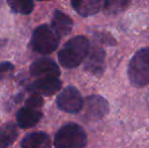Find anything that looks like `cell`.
<instances>
[{
	"instance_id": "obj_3",
	"label": "cell",
	"mask_w": 149,
	"mask_h": 148,
	"mask_svg": "<svg viewBox=\"0 0 149 148\" xmlns=\"http://www.w3.org/2000/svg\"><path fill=\"white\" fill-rule=\"evenodd\" d=\"M87 142L86 133L81 126L68 123L56 133L54 145L56 148H84Z\"/></svg>"
},
{
	"instance_id": "obj_13",
	"label": "cell",
	"mask_w": 149,
	"mask_h": 148,
	"mask_svg": "<svg viewBox=\"0 0 149 148\" xmlns=\"http://www.w3.org/2000/svg\"><path fill=\"white\" fill-rule=\"evenodd\" d=\"M49 135L44 132H35L26 135L22 141V148H50Z\"/></svg>"
},
{
	"instance_id": "obj_4",
	"label": "cell",
	"mask_w": 149,
	"mask_h": 148,
	"mask_svg": "<svg viewBox=\"0 0 149 148\" xmlns=\"http://www.w3.org/2000/svg\"><path fill=\"white\" fill-rule=\"evenodd\" d=\"M60 36L47 24L40 26L35 30L31 40L33 49L41 54H50L58 48Z\"/></svg>"
},
{
	"instance_id": "obj_16",
	"label": "cell",
	"mask_w": 149,
	"mask_h": 148,
	"mask_svg": "<svg viewBox=\"0 0 149 148\" xmlns=\"http://www.w3.org/2000/svg\"><path fill=\"white\" fill-rule=\"evenodd\" d=\"M12 10L19 14H30L33 9V0H7Z\"/></svg>"
},
{
	"instance_id": "obj_9",
	"label": "cell",
	"mask_w": 149,
	"mask_h": 148,
	"mask_svg": "<svg viewBox=\"0 0 149 148\" xmlns=\"http://www.w3.org/2000/svg\"><path fill=\"white\" fill-rule=\"evenodd\" d=\"M109 112V104L100 95L88 97L85 103V115L91 120H97Z\"/></svg>"
},
{
	"instance_id": "obj_10",
	"label": "cell",
	"mask_w": 149,
	"mask_h": 148,
	"mask_svg": "<svg viewBox=\"0 0 149 148\" xmlns=\"http://www.w3.org/2000/svg\"><path fill=\"white\" fill-rule=\"evenodd\" d=\"M71 5L77 13L87 17L100 11L102 0H71Z\"/></svg>"
},
{
	"instance_id": "obj_8",
	"label": "cell",
	"mask_w": 149,
	"mask_h": 148,
	"mask_svg": "<svg viewBox=\"0 0 149 148\" xmlns=\"http://www.w3.org/2000/svg\"><path fill=\"white\" fill-rule=\"evenodd\" d=\"M85 70L93 75H102L106 68V52L100 47H93L85 62Z\"/></svg>"
},
{
	"instance_id": "obj_6",
	"label": "cell",
	"mask_w": 149,
	"mask_h": 148,
	"mask_svg": "<svg viewBox=\"0 0 149 148\" xmlns=\"http://www.w3.org/2000/svg\"><path fill=\"white\" fill-rule=\"evenodd\" d=\"M30 72L33 77L46 78V77H59L60 69L58 65L49 58H41L31 65Z\"/></svg>"
},
{
	"instance_id": "obj_5",
	"label": "cell",
	"mask_w": 149,
	"mask_h": 148,
	"mask_svg": "<svg viewBox=\"0 0 149 148\" xmlns=\"http://www.w3.org/2000/svg\"><path fill=\"white\" fill-rule=\"evenodd\" d=\"M57 105L60 110L75 114L81 111L83 107V99L80 92L73 86L64 88L57 97Z\"/></svg>"
},
{
	"instance_id": "obj_17",
	"label": "cell",
	"mask_w": 149,
	"mask_h": 148,
	"mask_svg": "<svg viewBox=\"0 0 149 148\" xmlns=\"http://www.w3.org/2000/svg\"><path fill=\"white\" fill-rule=\"evenodd\" d=\"M44 101H43V99L41 97L40 94H36L33 93L31 97H30L28 99L26 103V106L29 108H31V109H35V110H38L39 108H41L43 106Z\"/></svg>"
},
{
	"instance_id": "obj_1",
	"label": "cell",
	"mask_w": 149,
	"mask_h": 148,
	"mask_svg": "<svg viewBox=\"0 0 149 148\" xmlns=\"http://www.w3.org/2000/svg\"><path fill=\"white\" fill-rule=\"evenodd\" d=\"M89 41L83 36L70 39L58 54L60 64L65 68H75L86 59L89 52Z\"/></svg>"
},
{
	"instance_id": "obj_18",
	"label": "cell",
	"mask_w": 149,
	"mask_h": 148,
	"mask_svg": "<svg viewBox=\"0 0 149 148\" xmlns=\"http://www.w3.org/2000/svg\"><path fill=\"white\" fill-rule=\"evenodd\" d=\"M13 70L14 66L10 62H2V63H0V80H2L6 76L11 74Z\"/></svg>"
},
{
	"instance_id": "obj_11",
	"label": "cell",
	"mask_w": 149,
	"mask_h": 148,
	"mask_svg": "<svg viewBox=\"0 0 149 148\" xmlns=\"http://www.w3.org/2000/svg\"><path fill=\"white\" fill-rule=\"evenodd\" d=\"M42 113L38 110L31 109L29 107H24L18 111L16 115V121L20 128L28 129L37 125V123L41 120Z\"/></svg>"
},
{
	"instance_id": "obj_12",
	"label": "cell",
	"mask_w": 149,
	"mask_h": 148,
	"mask_svg": "<svg viewBox=\"0 0 149 148\" xmlns=\"http://www.w3.org/2000/svg\"><path fill=\"white\" fill-rule=\"evenodd\" d=\"M73 28V22L67 14L60 10H55L52 19V28L59 36H66Z\"/></svg>"
},
{
	"instance_id": "obj_7",
	"label": "cell",
	"mask_w": 149,
	"mask_h": 148,
	"mask_svg": "<svg viewBox=\"0 0 149 148\" xmlns=\"http://www.w3.org/2000/svg\"><path fill=\"white\" fill-rule=\"evenodd\" d=\"M61 85L59 77H46L33 81L29 86V90L40 95H52L59 90Z\"/></svg>"
},
{
	"instance_id": "obj_14",
	"label": "cell",
	"mask_w": 149,
	"mask_h": 148,
	"mask_svg": "<svg viewBox=\"0 0 149 148\" xmlns=\"http://www.w3.org/2000/svg\"><path fill=\"white\" fill-rule=\"evenodd\" d=\"M18 136V132L16 127L12 123L4 125L0 129V148H6L11 145L16 140Z\"/></svg>"
},
{
	"instance_id": "obj_19",
	"label": "cell",
	"mask_w": 149,
	"mask_h": 148,
	"mask_svg": "<svg viewBox=\"0 0 149 148\" xmlns=\"http://www.w3.org/2000/svg\"><path fill=\"white\" fill-rule=\"evenodd\" d=\"M40 1H46V0H40ZM47 1H48V0H47Z\"/></svg>"
},
{
	"instance_id": "obj_2",
	"label": "cell",
	"mask_w": 149,
	"mask_h": 148,
	"mask_svg": "<svg viewBox=\"0 0 149 148\" xmlns=\"http://www.w3.org/2000/svg\"><path fill=\"white\" fill-rule=\"evenodd\" d=\"M128 76L135 87H143L149 83V47L134 54L128 66Z\"/></svg>"
},
{
	"instance_id": "obj_15",
	"label": "cell",
	"mask_w": 149,
	"mask_h": 148,
	"mask_svg": "<svg viewBox=\"0 0 149 148\" xmlns=\"http://www.w3.org/2000/svg\"><path fill=\"white\" fill-rule=\"evenodd\" d=\"M130 2L131 0H104V11L110 15H116L127 9Z\"/></svg>"
}]
</instances>
